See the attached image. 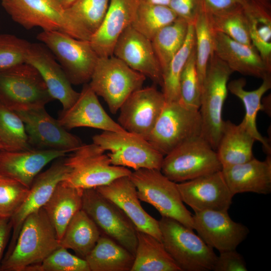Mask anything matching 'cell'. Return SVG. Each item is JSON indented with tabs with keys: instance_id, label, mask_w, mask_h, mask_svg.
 <instances>
[{
	"instance_id": "5b68a950",
	"label": "cell",
	"mask_w": 271,
	"mask_h": 271,
	"mask_svg": "<svg viewBox=\"0 0 271 271\" xmlns=\"http://www.w3.org/2000/svg\"><path fill=\"white\" fill-rule=\"evenodd\" d=\"M129 176L140 200L154 206L162 217L176 220L194 230L193 215L184 205L177 183L157 169L134 170Z\"/></svg>"
},
{
	"instance_id": "277c9868",
	"label": "cell",
	"mask_w": 271,
	"mask_h": 271,
	"mask_svg": "<svg viewBox=\"0 0 271 271\" xmlns=\"http://www.w3.org/2000/svg\"><path fill=\"white\" fill-rule=\"evenodd\" d=\"M233 73L215 54L211 58L204 78L199 111L202 121L201 136L216 151L224 120L223 105L228 92V83Z\"/></svg>"
},
{
	"instance_id": "ab89813d",
	"label": "cell",
	"mask_w": 271,
	"mask_h": 271,
	"mask_svg": "<svg viewBox=\"0 0 271 271\" xmlns=\"http://www.w3.org/2000/svg\"><path fill=\"white\" fill-rule=\"evenodd\" d=\"M109 1L77 0L65 10L91 37L101 24Z\"/></svg>"
},
{
	"instance_id": "8fae6325",
	"label": "cell",
	"mask_w": 271,
	"mask_h": 271,
	"mask_svg": "<svg viewBox=\"0 0 271 271\" xmlns=\"http://www.w3.org/2000/svg\"><path fill=\"white\" fill-rule=\"evenodd\" d=\"M199 110L187 108L180 101L166 102L147 141L164 156L185 142L201 136Z\"/></svg>"
},
{
	"instance_id": "7dc6e473",
	"label": "cell",
	"mask_w": 271,
	"mask_h": 271,
	"mask_svg": "<svg viewBox=\"0 0 271 271\" xmlns=\"http://www.w3.org/2000/svg\"><path fill=\"white\" fill-rule=\"evenodd\" d=\"M247 0H204L205 7L212 14L229 11L242 7Z\"/></svg>"
},
{
	"instance_id": "f907efd6",
	"label": "cell",
	"mask_w": 271,
	"mask_h": 271,
	"mask_svg": "<svg viewBox=\"0 0 271 271\" xmlns=\"http://www.w3.org/2000/svg\"><path fill=\"white\" fill-rule=\"evenodd\" d=\"M64 9H66L77 0H54Z\"/></svg>"
},
{
	"instance_id": "4fadbf2b",
	"label": "cell",
	"mask_w": 271,
	"mask_h": 271,
	"mask_svg": "<svg viewBox=\"0 0 271 271\" xmlns=\"http://www.w3.org/2000/svg\"><path fill=\"white\" fill-rule=\"evenodd\" d=\"M82 209L93 220L101 232L135 255L137 229L130 219L114 203L95 188L84 189Z\"/></svg>"
},
{
	"instance_id": "b9f144b4",
	"label": "cell",
	"mask_w": 271,
	"mask_h": 271,
	"mask_svg": "<svg viewBox=\"0 0 271 271\" xmlns=\"http://www.w3.org/2000/svg\"><path fill=\"white\" fill-rule=\"evenodd\" d=\"M30 188L0 174V217L11 218L25 201Z\"/></svg>"
},
{
	"instance_id": "f35d334b",
	"label": "cell",
	"mask_w": 271,
	"mask_h": 271,
	"mask_svg": "<svg viewBox=\"0 0 271 271\" xmlns=\"http://www.w3.org/2000/svg\"><path fill=\"white\" fill-rule=\"evenodd\" d=\"M209 13L211 23L215 32L224 34L238 42L252 45L242 7L221 13Z\"/></svg>"
},
{
	"instance_id": "d6a6232c",
	"label": "cell",
	"mask_w": 271,
	"mask_h": 271,
	"mask_svg": "<svg viewBox=\"0 0 271 271\" xmlns=\"http://www.w3.org/2000/svg\"><path fill=\"white\" fill-rule=\"evenodd\" d=\"M101 233L97 225L81 209L69 221L59 240V245L72 249L84 259L96 245Z\"/></svg>"
},
{
	"instance_id": "5bb4252c",
	"label": "cell",
	"mask_w": 271,
	"mask_h": 271,
	"mask_svg": "<svg viewBox=\"0 0 271 271\" xmlns=\"http://www.w3.org/2000/svg\"><path fill=\"white\" fill-rule=\"evenodd\" d=\"M166 102L163 92L155 87H142L132 93L121 105L117 123L126 131L147 140Z\"/></svg>"
},
{
	"instance_id": "83f0119b",
	"label": "cell",
	"mask_w": 271,
	"mask_h": 271,
	"mask_svg": "<svg viewBox=\"0 0 271 271\" xmlns=\"http://www.w3.org/2000/svg\"><path fill=\"white\" fill-rule=\"evenodd\" d=\"M255 141L241 122L235 124L228 120L224 121L216 150L222 168L242 164L253 159Z\"/></svg>"
},
{
	"instance_id": "f1b7e54d",
	"label": "cell",
	"mask_w": 271,
	"mask_h": 271,
	"mask_svg": "<svg viewBox=\"0 0 271 271\" xmlns=\"http://www.w3.org/2000/svg\"><path fill=\"white\" fill-rule=\"evenodd\" d=\"M245 84L246 81L244 78L233 80L228 83V90L243 103L245 113L241 122L255 141L261 143L268 155H270L271 149L267 140L257 129L256 118L258 111L263 110L262 97L271 88V75L264 78L261 84L255 90H245Z\"/></svg>"
},
{
	"instance_id": "8992f818",
	"label": "cell",
	"mask_w": 271,
	"mask_h": 271,
	"mask_svg": "<svg viewBox=\"0 0 271 271\" xmlns=\"http://www.w3.org/2000/svg\"><path fill=\"white\" fill-rule=\"evenodd\" d=\"M105 151L92 143L82 144L65 160L70 171L64 181L73 187L86 189L109 184L115 179L130 176L128 168L113 165Z\"/></svg>"
},
{
	"instance_id": "9c48e42d",
	"label": "cell",
	"mask_w": 271,
	"mask_h": 271,
	"mask_svg": "<svg viewBox=\"0 0 271 271\" xmlns=\"http://www.w3.org/2000/svg\"><path fill=\"white\" fill-rule=\"evenodd\" d=\"M53 99L38 71L23 63L0 70V102L15 111L43 107Z\"/></svg>"
},
{
	"instance_id": "d590c367",
	"label": "cell",
	"mask_w": 271,
	"mask_h": 271,
	"mask_svg": "<svg viewBox=\"0 0 271 271\" xmlns=\"http://www.w3.org/2000/svg\"><path fill=\"white\" fill-rule=\"evenodd\" d=\"M177 18V16L169 6L149 4L139 0L130 26L152 40L160 30Z\"/></svg>"
},
{
	"instance_id": "9a60e30c",
	"label": "cell",
	"mask_w": 271,
	"mask_h": 271,
	"mask_svg": "<svg viewBox=\"0 0 271 271\" xmlns=\"http://www.w3.org/2000/svg\"><path fill=\"white\" fill-rule=\"evenodd\" d=\"M23 121L30 145L33 149L72 152L83 144L69 132L45 107L16 111Z\"/></svg>"
},
{
	"instance_id": "ba28073f",
	"label": "cell",
	"mask_w": 271,
	"mask_h": 271,
	"mask_svg": "<svg viewBox=\"0 0 271 271\" xmlns=\"http://www.w3.org/2000/svg\"><path fill=\"white\" fill-rule=\"evenodd\" d=\"M146 79L112 55L99 57L89 85L114 114L132 93L143 87Z\"/></svg>"
},
{
	"instance_id": "603a6c76",
	"label": "cell",
	"mask_w": 271,
	"mask_h": 271,
	"mask_svg": "<svg viewBox=\"0 0 271 271\" xmlns=\"http://www.w3.org/2000/svg\"><path fill=\"white\" fill-rule=\"evenodd\" d=\"M67 153L64 151L37 149L19 151L0 150V174L30 188L46 165Z\"/></svg>"
},
{
	"instance_id": "d6986e66",
	"label": "cell",
	"mask_w": 271,
	"mask_h": 271,
	"mask_svg": "<svg viewBox=\"0 0 271 271\" xmlns=\"http://www.w3.org/2000/svg\"><path fill=\"white\" fill-rule=\"evenodd\" d=\"M60 158L46 171L36 177L25 201L11 218L13 233L5 256L9 254L12 250L26 218L31 214L43 208L57 185L66 178L70 168L66 164L65 160H59Z\"/></svg>"
},
{
	"instance_id": "60d3db41",
	"label": "cell",
	"mask_w": 271,
	"mask_h": 271,
	"mask_svg": "<svg viewBox=\"0 0 271 271\" xmlns=\"http://www.w3.org/2000/svg\"><path fill=\"white\" fill-rule=\"evenodd\" d=\"M202 86L196 66L195 47L182 72L180 80V101L187 108L199 110Z\"/></svg>"
},
{
	"instance_id": "484cf974",
	"label": "cell",
	"mask_w": 271,
	"mask_h": 271,
	"mask_svg": "<svg viewBox=\"0 0 271 271\" xmlns=\"http://www.w3.org/2000/svg\"><path fill=\"white\" fill-rule=\"evenodd\" d=\"M222 172L230 191L236 194L271 192V157L260 161L253 158L245 163L223 167Z\"/></svg>"
},
{
	"instance_id": "6da1fadb",
	"label": "cell",
	"mask_w": 271,
	"mask_h": 271,
	"mask_svg": "<svg viewBox=\"0 0 271 271\" xmlns=\"http://www.w3.org/2000/svg\"><path fill=\"white\" fill-rule=\"evenodd\" d=\"M60 246L56 230L43 208L24 220L17 240L3 259L0 270L25 271L42 262Z\"/></svg>"
},
{
	"instance_id": "3957f363",
	"label": "cell",
	"mask_w": 271,
	"mask_h": 271,
	"mask_svg": "<svg viewBox=\"0 0 271 271\" xmlns=\"http://www.w3.org/2000/svg\"><path fill=\"white\" fill-rule=\"evenodd\" d=\"M159 224L161 241L181 271L212 270L217 255L193 229L167 217Z\"/></svg>"
},
{
	"instance_id": "ac0fdd59",
	"label": "cell",
	"mask_w": 271,
	"mask_h": 271,
	"mask_svg": "<svg viewBox=\"0 0 271 271\" xmlns=\"http://www.w3.org/2000/svg\"><path fill=\"white\" fill-rule=\"evenodd\" d=\"M113 56L162 86V72L151 40L130 25L117 39L113 48Z\"/></svg>"
},
{
	"instance_id": "30bf717a",
	"label": "cell",
	"mask_w": 271,
	"mask_h": 271,
	"mask_svg": "<svg viewBox=\"0 0 271 271\" xmlns=\"http://www.w3.org/2000/svg\"><path fill=\"white\" fill-rule=\"evenodd\" d=\"M37 39L53 53L72 84L89 81L99 57L89 41L60 31H43Z\"/></svg>"
},
{
	"instance_id": "f5cc1de1",
	"label": "cell",
	"mask_w": 271,
	"mask_h": 271,
	"mask_svg": "<svg viewBox=\"0 0 271 271\" xmlns=\"http://www.w3.org/2000/svg\"><path fill=\"white\" fill-rule=\"evenodd\" d=\"M264 1H266V2H270V0H264Z\"/></svg>"
},
{
	"instance_id": "e575fe53",
	"label": "cell",
	"mask_w": 271,
	"mask_h": 271,
	"mask_svg": "<svg viewBox=\"0 0 271 271\" xmlns=\"http://www.w3.org/2000/svg\"><path fill=\"white\" fill-rule=\"evenodd\" d=\"M195 47L194 25L189 24L184 44L162 73V91L166 102L179 101L180 80L183 69Z\"/></svg>"
},
{
	"instance_id": "44dd1931",
	"label": "cell",
	"mask_w": 271,
	"mask_h": 271,
	"mask_svg": "<svg viewBox=\"0 0 271 271\" xmlns=\"http://www.w3.org/2000/svg\"><path fill=\"white\" fill-rule=\"evenodd\" d=\"M95 189L117 205L132 221L137 229L149 233L161 241L159 221L142 207L136 187L129 176L119 177L108 184Z\"/></svg>"
},
{
	"instance_id": "ee69618b",
	"label": "cell",
	"mask_w": 271,
	"mask_h": 271,
	"mask_svg": "<svg viewBox=\"0 0 271 271\" xmlns=\"http://www.w3.org/2000/svg\"><path fill=\"white\" fill-rule=\"evenodd\" d=\"M31 43L11 34H0V70L25 63Z\"/></svg>"
},
{
	"instance_id": "c3c4849f",
	"label": "cell",
	"mask_w": 271,
	"mask_h": 271,
	"mask_svg": "<svg viewBox=\"0 0 271 271\" xmlns=\"http://www.w3.org/2000/svg\"><path fill=\"white\" fill-rule=\"evenodd\" d=\"M12 230L11 218L0 217V268L3 259V254Z\"/></svg>"
},
{
	"instance_id": "7a4b0ae2",
	"label": "cell",
	"mask_w": 271,
	"mask_h": 271,
	"mask_svg": "<svg viewBox=\"0 0 271 271\" xmlns=\"http://www.w3.org/2000/svg\"><path fill=\"white\" fill-rule=\"evenodd\" d=\"M2 5L13 21L27 29L39 27L90 40V35L54 0H2Z\"/></svg>"
},
{
	"instance_id": "74e56055",
	"label": "cell",
	"mask_w": 271,
	"mask_h": 271,
	"mask_svg": "<svg viewBox=\"0 0 271 271\" xmlns=\"http://www.w3.org/2000/svg\"><path fill=\"white\" fill-rule=\"evenodd\" d=\"M195 35L196 66L201 84L209 62L214 54L215 31L211 23L210 14L206 7L194 24Z\"/></svg>"
},
{
	"instance_id": "d4e9b609",
	"label": "cell",
	"mask_w": 271,
	"mask_h": 271,
	"mask_svg": "<svg viewBox=\"0 0 271 271\" xmlns=\"http://www.w3.org/2000/svg\"><path fill=\"white\" fill-rule=\"evenodd\" d=\"M214 54L234 72L261 78L271 75V67L262 59L253 45L235 41L215 32Z\"/></svg>"
},
{
	"instance_id": "ffe728a7",
	"label": "cell",
	"mask_w": 271,
	"mask_h": 271,
	"mask_svg": "<svg viewBox=\"0 0 271 271\" xmlns=\"http://www.w3.org/2000/svg\"><path fill=\"white\" fill-rule=\"evenodd\" d=\"M25 63L33 66L40 73L54 99L60 101L63 109L69 108L80 92L76 91L64 71L50 50L44 44L31 43Z\"/></svg>"
},
{
	"instance_id": "f6af8a7d",
	"label": "cell",
	"mask_w": 271,
	"mask_h": 271,
	"mask_svg": "<svg viewBox=\"0 0 271 271\" xmlns=\"http://www.w3.org/2000/svg\"><path fill=\"white\" fill-rule=\"evenodd\" d=\"M177 17L194 25L205 9L204 0H171L168 6Z\"/></svg>"
},
{
	"instance_id": "bcb514c9",
	"label": "cell",
	"mask_w": 271,
	"mask_h": 271,
	"mask_svg": "<svg viewBox=\"0 0 271 271\" xmlns=\"http://www.w3.org/2000/svg\"><path fill=\"white\" fill-rule=\"evenodd\" d=\"M212 270L246 271L247 268L242 255L233 249L220 252Z\"/></svg>"
},
{
	"instance_id": "e0dca14e",
	"label": "cell",
	"mask_w": 271,
	"mask_h": 271,
	"mask_svg": "<svg viewBox=\"0 0 271 271\" xmlns=\"http://www.w3.org/2000/svg\"><path fill=\"white\" fill-rule=\"evenodd\" d=\"M193 220L198 235L208 246L219 252L236 249L249 233L246 226L232 220L228 211L196 212Z\"/></svg>"
},
{
	"instance_id": "7402d4cb",
	"label": "cell",
	"mask_w": 271,
	"mask_h": 271,
	"mask_svg": "<svg viewBox=\"0 0 271 271\" xmlns=\"http://www.w3.org/2000/svg\"><path fill=\"white\" fill-rule=\"evenodd\" d=\"M57 120L66 129L87 127L103 131H126L108 115L88 83L84 84L77 100L69 108L62 110Z\"/></svg>"
},
{
	"instance_id": "52a82bcc",
	"label": "cell",
	"mask_w": 271,
	"mask_h": 271,
	"mask_svg": "<svg viewBox=\"0 0 271 271\" xmlns=\"http://www.w3.org/2000/svg\"><path fill=\"white\" fill-rule=\"evenodd\" d=\"M222 169L216 151L200 136L185 142L165 155L160 170L170 180L179 183Z\"/></svg>"
},
{
	"instance_id": "2e32d148",
	"label": "cell",
	"mask_w": 271,
	"mask_h": 271,
	"mask_svg": "<svg viewBox=\"0 0 271 271\" xmlns=\"http://www.w3.org/2000/svg\"><path fill=\"white\" fill-rule=\"evenodd\" d=\"M183 202L194 212L228 211L234 196L221 171L177 183Z\"/></svg>"
},
{
	"instance_id": "4316f807",
	"label": "cell",
	"mask_w": 271,
	"mask_h": 271,
	"mask_svg": "<svg viewBox=\"0 0 271 271\" xmlns=\"http://www.w3.org/2000/svg\"><path fill=\"white\" fill-rule=\"evenodd\" d=\"M83 191L62 181L57 185L43 207L56 230L59 240L70 220L82 209Z\"/></svg>"
},
{
	"instance_id": "4dcf8cb0",
	"label": "cell",
	"mask_w": 271,
	"mask_h": 271,
	"mask_svg": "<svg viewBox=\"0 0 271 271\" xmlns=\"http://www.w3.org/2000/svg\"><path fill=\"white\" fill-rule=\"evenodd\" d=\"M84 259L90 271H131L134 256L101 232L96 245Z\"/></svg>"
},
{
	"instance_id": "681fc988",
	"label": "cell",
	"mask_w": 271,
	"mask_h": 271,
	"mask_svg": "<svg viewBox=\"0 0 271 271\" xmlns=\"http://www.w3.org/2000/svg\"><path fill=\"white\" fill-rule=\"evenodd\" d=\"M145 3L149 4L163 5V6H169L171 0H141Z\"/></svg>"
},
{
	"instance_id": "7c38bea8",
	"label": "cell",
	"mask_w": 271,
	"mask_h": 271,
	"mask_svg": "<svg viewBox=\"0 0 271 271\" xmlns=\"http://www.w3.org/2000/svg\"><path fill=\"white\" fill-rule=\"evenodd\" d=\"M93 143L107 154L112 165L130 168L161 170L164 156L147 140L131 133L103 131L92 137Z\"/></svg>"
},
{
	"instance_id": "7bdbcfd3",
	"label": "cell",
	"mask_w": 271,
	"mask_h": 271,
	"mask_svg": "<svg viewBox=\"0 0 271 271\" xmlns=\"http://www.w3.org/2000/svg\"><path fill=\"white\" fill-rule=\"evenodd\" d=\"M25 271H90L86 261L59 246L42 262L31 265Z\"/></svg>"
},
{
	"instance_id": "836d02e7",
	"label": "cell",
	"mask_w": 271,
	"mask_h": 271,
	"mask_svg": "<svg viewBox=\"0 0 271 271\" xmlns=\"http://www.w3.org/2000/svg\"><path fill=\"white\" fill-rule=\"evenodd\" d=\"M189 24L177 17L160 30L151 40L153 48L162 73L185 41Z\"/></svg>"
},
{
	"instance_id": "816d5d0a",
	"label": "cell",
	"mask_w": 271,
	"mask_h": 271,
	"mask_svg": "<svg viewBox=\"0 0 271 271\" xmlns=\"http://www.w3.org/2000/svg\"><path fill=\"white\" fill-rule=\"evenodd\" d=\"M4 150V148L2 144V143L0 141V150Z\"/></svg>"
},
{
	"instance_id": "f546056e",
	"label": "cell",
	"mask_w": 271,
	"mask_h": 271,
	"mask_svg": "<svg viewBox=\"0 0 271 271\" xmlns=\"http://www.w3.org/2000/svg\"><path fill=\"white\" fill-rule=\"evenodd\" d=\"M252 44L271 67V11L270 2L247 0L242 6Z\"/></svg>"
},
{
	"instance_id": "cb8c5ba5",
	"label": "cell",
	"mask_w": 271,
	"mask_h": 271,
	"mask_svg": "<svg viewBox=\"0 0 271 271\" xmlns=\"http://www.w3.org/2000/svg\"><path fill=\"white\" fill-rule=\"evenodd\" d=\"M139 0H110L103 20L89 42L99 57L113 55L114 45L124 30L130 25Z\"/></svg>"
},
{
	"instance_id": "1f68e13d",
	"label": "cell",
	"mask_w": 271,
	"mask_h": 271,
	"mask_svg": "<svg viewBox=\"0 0 271 271\" xmlns=\"http://www.w3.org/2000/svg\"><path fill=\"white\" fill-rule=\"evenodd\" d=\"M137 236V246L131 271H181L161 241L138 229Z\"/></svg>"
},
{
	"instance_id": "8d00e7d4",
	"label": "cell",
	"mask_w": 271,
	"mask_h": 271,
	"mask_svg": "<svg viewBox=\"0 0 271 271\" xmlns=\"http://www.w3.org/2000/svg\"><path fill=\"white\" fill-rule=\"evenodd\" d=\"M0 141L4 150L19 151L30 150L24 123L14 110L0 102Z\"/></svg>"
}]
</instances>
